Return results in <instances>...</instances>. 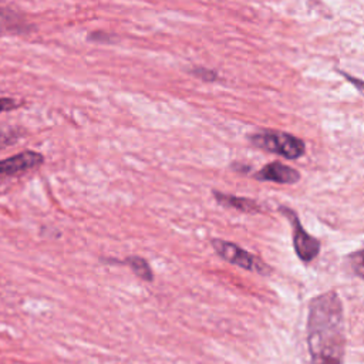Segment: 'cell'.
Here are the masks:
<instances>
[{"instance_id":"5bb4252c","label":"cell","mask_w":364,"mask_h":364,"mask_svg":"<svg viewBox=\"0 0 364 364\" xmlns=\"http://www.w3.org/2000/svg\"><path fill=\"white\" fill-rule=\"evenodd\" d=\"M88 40H92V41H108V43L112 41V38L107 33H90Z\"/></svg>"},{"instance_id":"8fae6325","label":"cell","mask_w":364,"mask_h":364,"mask_svg":"<svg viewBox=\"0 0 364 364\" xmlns=\"http://www.w3.org/2000/svg\"><path fill=\"white\" fill-rule=\"evenodd\" d=\"M348 259H350V264H351L354 273H355L358 277H363V250L358 249L357 252L351 253V255L348 256Z\"/></svg>"},{"instance_id":"5b68a950","label":"cell","mask_w":364,"mask_h":364,"mask_svg":"<svg viewBox=\"0 0 364 364\" xmlns=\"http://www.w3.org/2000/svg\"><path fill=\"white\" fill-rule=\"evenodd\" d=\"M43 162L44 156L33 149H26L0 159V181L28 173L33 169L41 166Z\"/></svg>"},{"instance_id":"7a4b0ae2","label":"cell","mask_w":364,"mask_h":364,"mask_svg":"<svg viewBox=\"0 0 364 364\" xmlns=\"http://www.w3.org/2000/svg\"><path fill=\"white\" fill-rule=\"evenodd\" d=\"M249 141L253 146L286 159H297L306 152L303 139L283 131H260L249 135Z\"/></svg>"},{"instance_id":"52a82bcc","label":"cell","mask_w":364,"mask_h":364,"mask_svg":"<svg viewBox=\"0 0 364 364\" xmlns=\"http://www.w3.org/2000/svg\"><path fill=\"white\" fill-rule=\"evenodd\" d=\"M213 198L218 200L219 205L225 206V208H230V209H236L242 213H257L262 210L260 205L250 199V198H245V196H235L230 193H223L220 191H212Z\"/></svg>"},{"instance_id":"7c38bea8","label":"cell","mask_w":364,"mask_h":364,"mask_svg":"<svg viewBox=\"0 0 364 364\" xmlns=\"http://www.w3.org/2000/svg\"><path fill=\"white\" fill-rule=\"evenodd\" d=\"M191 73H192L193 75L199 77V78L203 80V81H215L216 77H218V74H216L213 70H210V68H203V67H196V68H193Z\"/></svg>"},{"instance_id":"3957f363","label":"cell","mask_w":364,"mask_h":364,"mask_svg":"<svg viewBox=\"0 0 364 364\" xmlns=\"http://www.w3.org/2000/svg\"><path fill=\"white\" fill-rule=\"evenodd\" d=\"M212 247L215 252L228 263L239 266L245 270H252L259 274H269L272 267L266 264L262 259L256 257L253 253L245 250L243 247L237 246L236 243L223 240V239H212L210 240Z\"/></svg>"},{"instance_id":"8992f818","label":"cell","mask_w":364,"mask_h":364,"mask_svg":"<svg viewBox=\"0 0 364 364\" xmlns=\"http://www.w3.org/2000/svg\"><path fill=\"white\" fill-rule=\"evenodd\" d=\"M255 178L257 181H269V182H274V183L294 185L300 181V172L289 165L274 161V162L264 165L262 169H259L255 173Z\"/></svg>"},{"instance_id":"277c9868","label":"cell","mask_w":364,"mask_h":364,"mask_svg":"<svg viewBox=\"0 0 364 364\" xmlns=\"http://www.w3.org/2000/svg\"><path fill=\"white\" fill-rule=\"evenodd\" d=\"M279 210L287 218L290 226H291V235H293V247L296 255L299 256L300 260L309 263L311 260H314L318 253H320V240L314 236H311L310 233H307V230L303 228L297 213L287 208V206H280Z\"/></svg>"},{"instance_id":"6da1fadb","label":"cell","mask_w":364,"mask_h":364,"mask_svg":"<svg viewBox=\"0 0 364 364\" xmlns=\"http://www.w3.org/2000/svg\"><path fill=\"white\" fill-rule=\"evenodd\" d=\"M306 331L311 364H343L346 353L344 313L336 291L330 290L310 300Z\"/></svg>"},{"instance_id":"9c48e42d","label":"cell","mask_w":364,"mask_h":364,"mask_svg":"<svg viewBox=\"0 0 364 364\" xmlns=\"http://www.w3.org/2000/svg\"><path fill=\"white\" fill-rule=\"evenodd\" d=\"M121 263L127 264L139 279H142L145 282H152L154 280L152 269L144 257H141V256H128Z\"/></svg>"},{"instance_id":"30bf717a","label":"cell","mask_w":364,"mask_h":364,"mask_svg":"<svg viewBox=\"0 0 364 364\" xmlns=\"http://www.w3.org/2000/svg\"><path fill=\"white\" fill-rule=\"evenodd\" d=\"M18 132L14 129H3L0 128V149L14 144L18 139Z\"/></svg>"},{"instance_id":"ba28073f","label":"cell","mask_w":364,"mask_h":364,"mask_svg":"<svg viewBox=\"0 0 364 364\" xmlns=\"http://www.w3.org/2000/svg\"><path fill=\"white\" fill-rule=\"evenodd\" d=\"M28 26L18 17L17 13L9 9H0V34L27 31Z\"/></svg>"},{"instance_id":"4fadbf2b","label":"cell","mask_w":364,"mask_h":364,"mask_svg":"<svg viewBox=\"0 0 364 364\" xmlns=\"http://www.w3.org/2000/svg\"><path fill=\"white\" fill-rule=\"evenodd\" d=\"M16 107H18V102L16 100L9 97H0V112L14 109Z\"/></svg>"}]
</instances>
